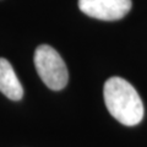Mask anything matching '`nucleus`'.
Listing matches in <instances>:
<instances>
[{"label": "nucleus", "instance_id": "f03ea898", "mask_svg": "<svg viewBox=\"0 0 147 147\" xmlns=\"http://www.w3.org/2000/svg\"><path fill=\"white\" fill-rule=\"evenodd\" d=\"M34 66L45 85L53 91H60L67 85L69 74L63 58L53 47L42 44L34 52Z\"/></svg>", "mask_w": 147, "mask_h": 147}, {"label": "nucleus", "instance_id": "20e7f679", "mask_svg": "<svg viewBox=\"0 0 147 147\" xmlns=\"http://www.w3.org/2000/svg\"><path fill=\"white\" fill-rule=\"evenodd\" d=\"M0 92L11 100H20L24 96V87L6 59L0 58Z\"/></svg>", "mask_w": 147, "mask_h": 147}, {"label": "nucleus", "instance_id": "7ed1b4c3", "mask_svg": "<svg viewBox=\"0 0 147 147\" xmlns=\"http://www.w3.org/2000/svg\"><path fill=\"white\" fill-rule=\"evenodd\" d=\"M131 5V0H79V7L85 15L104 21L120 20Z\"/></svg>", "mask_w": 147, "mask_h": 147}, {"label": "nucleus", "instance_id": "f257e3e1", "mask_svg": "<svg viewBox=\"0 0 147 147\" xmlns=\"http://www.w3.org/2000/svg\"><path fill=\"white\" fill-rule=\"evenodd\" d=\"M103 96L107 109L119 123L126 126L137 125L144 118V103L137 91L125 79L113 76L105 81Z\"/></svg>", "mask_w": 147, "mask_h": 147}]
</instances>
